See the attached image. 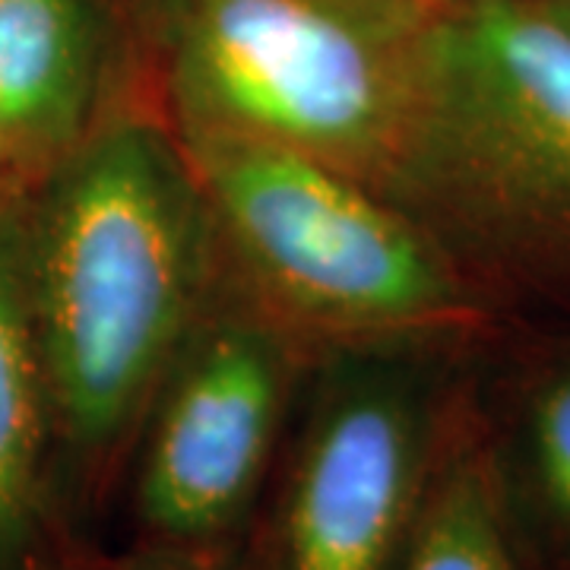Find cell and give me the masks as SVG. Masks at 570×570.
I'll use <instances>...</instances> for the list:
<instances>
[{"mask_svg":"<svg viewBox=\"0 0 570 570\" xmlns=\"http://www.w3.org/2000/svg\"><path fill=\"white\" fill-rule=\"evenodd\" d=\"M393 200L501 302L570 295V22L542 0H441Z\"/></svg>","mask_w":570,"mask_h":570,"instance_id":"3","label":"cell"},{"mask_svg":"<svg viewBox=\"0 0 570 570\" xmlns=\"http://www.w3.org/2000/svg\"><path fill=\"white\" fill-rule=\"evenodd\" d=\"M115 570H216L206 568L194 558H184V554H175V551L153 549V546H137L134 554H127L121 564Z\"/></svg>","mask_w":570,"mask_h":570,"instance_id":"12","label":"cell"},{"mask_svg":"<svg viewBox=\"0 0 570 570\" xmlns=\"http://www.w3.org/2000/svg\"><path fill=\"white\" fill-rule=\"evenodd\" d=\"M26 266L55 453L89 491L137 448L219 279L204 194L165 115L105 108L32 190Z\"/></svg>","mask_w":570,"mask_h":570,"instance_id":"1","label":"cell"},{"mask_svg":"<svg viewBox=\"0 0 570 570\" xmlns=\"http://www.w3.org/2000/svg\"><path fill=\"white\" fill-rule=\"evenodd\" d=\"M29 197L0 204V570H32L55 456L26 266Z\"/></svg>","mask_w":570,"mask_h":570,"instance_id":"8","label":"cell"},{"mask_svg":"<svg viewBox=\"0 0 570 570\" xmlns=\"http://www.w3.org/2000/svg\"><path fill=\"white\" fill-rule=\"evenodd\" d=\"M99 0H0V121L45 178L105 115Z\"/></svg>","mask_w":570,"mask_h":570,"instance_id":"7","label":"cell"},{"mask_svg":"<svg viewBox=\"0 0 570 570\" xmlns=\"http://www.w3.org/2000/svg\"><path fill=\"white\" fill-rule=\"evenodd\" d=\"M61 570H96V568H82V564H70V568H61Z\"/></svg>","mask_w":570,"mask_h":570,"instance_id":"14","label":"cell"},{"mask_svg":"<svg viewBox=\"0 0 570 570\" xmlns=\"http://www.w3.org/2000/svg\"><path fill=\"white\" fill-rule=\"evenodd\" d=\"M393 570H532L510 532L482 444L479 406L466 393L422 517Z\"/></svg>","mask_w":570,"mask_h":570,"instance_id":"10","label":"cell"},{"mask_svg":"<svg viewBox=\"0 0 570 570\" xmlns=\"http://www.w3.org/2000/svg\"><path fill=\"white\" fill-rule=\"evenodd\" d=\"M546 7H551L561 20H568L570 22V0H542Z\"/></svg>","mask_w":570,"mask_h":570,"instance_id":"13","label":"cell"},{"mask_svg":"<svg viewBox=\"0 0 570 570\" xmlns=\"http://www.w3.org/2000/svg\"><path fill=\"white\" fill-rule=\"evenodd\" d=\"M450 362L438 348L321 355L228 570L396 568L463 396Z\"/></svg>","mask_w":570,"mask_h":570,"instance_id":"5","label":"cell"},{"mask_svg":"<svg viewBox=\"0 0 570 570\" xmlns=\"http://www.w3.org/2000/svg\"><path fill=\"white\" fill-rule=\"evenodd\" d=\"M482 444L510 532L532 570H570V340L513 384L504 412H482Z\"/></svg>","mask_w":570,"mask_h":570,"instance_id":"9","label":"cell"},{"mask_svg":"<svg viewBox=\"0 0 570 570\" xmlns=\"http://www.w3.org/2000/svg\"><path fill=\"white\" fill-rule=\"evenodd\" d=\"M178 140L204 194L225 283L311 362L346 348L456 355L494 330L501 302L377 187L276 142L225 134Z\"/></svg>","mask_w":570,"mask_h":570,"instance_id":"2","label":"cell"},{"mask_svg":"<svg viewBox=\"0 0 570 570\" xmlns=\"http://www.w3.org/2000/svg\"><path fill=\"white\" fill-rule=\"evenodd\" d=\"M39 181L41 178L36 175V168L26 163L20 146L13 142V137L0 121V204L29 197L39 187Z\"/></svg>","mask_w":570,"mask_h":570,"instance_id":"11","label":"cell"},{"mask_svg":"<svg viewBox=\"0 0 570 570\" xmlns=\"http://www.w3.org/2000/svg\"><path fill=\"white\" fill-rule=\"evenodd\" d=\"M311 365L305 348L219 273L134 448L140 546L232 568Z\"/></svg>","mask_w":570,"mask_h":570,"instance_id":"6","label":"cell"},{"mask_svg":"<svg viewBox=\"0 0 570 570\" xmlns=\"http://www.w3.org/2000/svg\"><path fill=\"white\" fill-rule=\"evenodd\" d=\"M441 0H159L163 115L305 153L393 197Z\"/></svg>","mask_w":570,"mask_h":570,"instance_id":"4","label":"cell"}]
</instances>
